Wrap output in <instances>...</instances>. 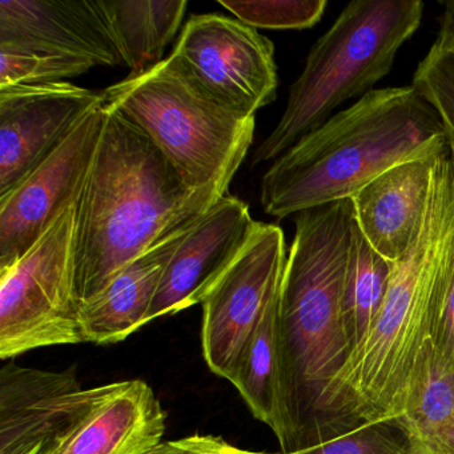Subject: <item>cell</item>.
Wrapping results in <instances>:
<instances>
[{
	"label": "cell",
	"mask_w": 454,
	"mask_h": 454,
	"mask_svg": "<svg viewBox=\"0 0 454 454\" xmlns=\"http://www.w3.org/2000/svg\"><path fill=\"white\" fill-rule=\"evenodd\" d=\"M454 248V155L433 172L427 211L406 254L392 262L377 317L313 403L301 449L403 413L430 344Z\"/></svg>",
	"instance_id": "1"
},
{
	"label": "cell",
	"mask_w": 454,
	"mask_h": 454,
	"mask_svg": "<svg viewBox=\"0 0 454 454\" xmlns=\"http://www.w3.org/2000/svg\"><path fill=\"white\" fill-rule=\"evenodd\" d=\"M106 111L76 214L75 291L81 305L222 199L188 187L147 135L116 111Z\"/></svg>",
	"instance_id": "2"
},
{
	"label": "cell",
	"mask_w": 454,
	"mask_h": 454,
	"mask_svg": "<svg viewBox=\"0 0 454 454\" xmlns=\"http://www.w3.org/2000/svg\"><path fill=\"white\" fill-rule=\"evenodd\" d=\"M353 220L349 199L296 215L278 316L281 453L301 449L316 398L353 349L344 305Z\"/></svg>",
	"instance_id": "3"
},
{
	"label": "cell",
	"mask_w": 454,
	"mask_h": 454,
	"mask_svg": "<svg viewBox=\"0 0 454 454\" xmlns=\"http://www.w3.org/2000/svg\"><path fill=\"white\" fill-rule=\"evenodd\" d=\"M448 150L440 116L411 84L373 90L272 161L260 201L284 219L347 200L387 169Z\"/></svg>",
	"instance_id": "4"
},
{
	"label": "cell",
	"mask_w": 454,
	"mask_h": 454,
	"mask_svg": "<svg viewBox=\"0 0 454 454\" xmlns=\"http://www.w3.org/2000/svg\"><path fill=\"white\" fill-rule=\"evenodd\" d=\"M103 92L106 107L147 135L188 187L227 195L254 143L256 116L215 97L174 52Z\"/></svg>",
	"instance_id": "5"
},
{
	"label": "cell",
	"mask_w": 454,
	"mask_h": 454,
	"mask_svg": "<svg viewBox=\"0 0 454 454\" xmlns=\"http://www.w3.org/2000/svg\"><path fill=\"white\" fill-rule=\"evenodd\" d=\"M419 0H355L313 44L289 90L280 121L260 143L252 167L275 161L325 123L340 106L373 91L401 47L421 26Z\"/></svg>",
	"instance_id": "6"
},
{
	"label": "cell",
	"mask_w": 454,
	"mask_h": 454,
	"mask_svg": "<svg viewBox=\"0 0 454 454\" xmlns=\"http://www.w3.org/2000/svg\"><path fill=\"white\" fill-rule=\"evenodd\" d=\"M76 214L71 207L12 267L0 270V357L83 342L75 291Z\"/></svg>",
	"instance_id": "7"
},
{
	"label": "cell",
	"mask_w": 454,
	"mask_h": 454,
	"mask_svg": "<svg viewBox=\"0 0 454 454\" xmlns=\"http://www.w3.org/2000/svg\"><path fill=\"white\" fill-rule=\"evenodd\" d=\"M286 239L275 224H257L240 256L203 304L201 347L214 373L232 382L270 305L280 296Z\"/></svg>",
	"instance_id": "8"
},
{
	"label": "cell",
	"mask_w": 454,
	"mask_h": 454,
	"mask_svg": "<svg viewBox=\"0 0 454 454\" xmlns=\"http://www.w3.org/2000/svg\"><path fill=\"white\" fill-rule=\"evenodd\" d=\"M105 106L14 191L0 198V270L12 267L83 195L105 129Z\"/></svg>",
	"instance_id": "9"
},
{
	"label": "cell",
	"mask_w": 454,
	"mask_h": 454,
	"mask_svg": "<svg viewBox=\"0 0 454 454\" xmlns=\"http://www.w3.org/2000/svg\"><path fill=\"white\" fill-rule=\"evenodd\" d=\"M196 78L223 102L256 116L278 95L275 46L256 28L217 14L193 15L175 47Z\"/></svg>",
	"instance_id": "10"
},
{
	"label": "cell",
	"mask_w": 454,
	"mask_h": 454,
	"mask_svg": "<svg viewBox=\"0 0 454 454\" xmlns=\"http://www.w3.org/2000/svg\"><path fill=\"white\" fill-rule=\"evenodd\" d=\"M102 106L105 92L67 82L0 89V198L14 191Z\"/></svg>",
	"instance_id": "11"
},
{
	"label": "cell",
	"mask_w": 454,
	"mask_h": 454,
	"mask_svg": "<svg viewBox=\"0 0 454 454\" xmlns=\"http://www.w3.org/2000/svg\"><path fill=\"white\" fill-rule=\"evenodd\" d=\"M75 369L54 372L9 363L0 371V454H58L99 393Z\"/></svg>",
	"instance_id": "12"
},
{
	"label": "cell",
	"mask_w": 454,
	"mask_h": 454,
	"mask_svg": "<svg viewBox=\"0 0 454 454\" xmlns=\"http://www.w3.org/2000/svg\"><path fill=\"white\" fill-rule=\"evenodd\" d=\"M259 222L248 204L225 195L188 230L167 265L150 321L200 304L251 240Z\"/></svg>",
	"instance_id": "13"
},
{
	"label": "cell",
	"mask_w": 454,
	"mask_h": 454,
	"mask_svg": "<svg viewBox=\"0 0 454 454\" xmlns=\"http://www.w3.org/2000/svg\"><path fill=\"white\" fill-rule=\"evenodd\" d=\"M0 47L121 65L100 0H2Z\"/></svg>",
	"instance_id": "14"
},
{
	"label": "cell",
	"mask_w": 454,
	"mask_h": 454,
	"mask_svg": "<svg viewBox=\"0 0 454 454\" xmlns=\"http://www.w3.org/2000/svg\"><path fill=\"white\" fill-rule=\"evenodd\" d=\"M441 155L398 164L349 199L358 230L389 262L406 254L419 232Z\"/></svg>",
	"instance_id": "15"
},
{
	"label": "cell",
	"mask_w": 454,
	"mask_h": 454,
	"mask_svg": "<svg viewBox=\"0 0 454 454\" xmlns=\"http://www.w3.org/2000/svg\"><path fill=\"white\" fill-rule=\"evenodd\" d=\"M166 419L147 382L129 380L103 385L58 454H153L163 442Z\"/></svg>",
	"instance_id": "16"
},
{
	"label": "cell",
	"mask_w": 454,
	"mask_h": 454,
	"mask_svg": "<svg viewBox=\"0 0 454 454\" xmlns=\"http://www.w3.org/2000/svg\"><path fill=\"white\" fill-rule=\"evenodd\" d=\"M195 222L159 241L127 265L97 296L81 305L83 342L115 344L150 323L151 305L167 265Z\"/></svg>",
	"instance_id": "17"
},
{
	"label": "cell",
	"mask_w": 454,
	"mask_h": 454,
	"mask_svg": "<svg viewBox=\"0 0 454 454\" xmlns=\"http://www.w3.org/2000/svg\"><path fill=\"white\" fill-rule=\"evenodd\" d=\"M103 14L131 75L161 62L164 50L182 27L185 0H100Z\"/></svg>",
	"instance_id": "18"
},
{
	"label": "cell",
	"mask_w": 454,
	"mask_h": 454,
	"mask_svg": "<svg viewBox=\"0 0 454 454\" xmlns=\"http://www.w3.org/2000/svg\"><path fill=\"white\" fill-rule=\"evenodd\" d=\"M411 454H454V371L441 368L432 344L414 377L403 413L390 421Z\"/></svg>",
	"instance_id": "19"
},
{
	"label": "cell",
	"mask_w": 454,
	"mask_h": 454,
	"mask_svg": "<svg viewBox=\"0 0 454 454\" xmlns=\"http://www.w3.org/2000/svg\"><path fill=\"white\" fill-rule=\"evenodd\" d=\"M280 296L270 305L251 344L241 361L232 384L246 401L252 414L267 424L273 433L278 421V316Z\"/></svg>",
	"instance_id": "20"
},
{
	"label": "cell",
	"mask_w": 454,
	"mask_h": 454,
	"mask_svg": "<svg viewBox=\"0 0 454 454\" xmlns=\"http://www.w3.org/2000/svg\"><path fill=\"white\" fill-rule=\"evenodd\" d=\"M390 270L392 262L372 248L353 220L344 304L353 348L377 317L387 294Z\"/></svg>",
	"instance_id": "21"
},
{
	"label": "cell",
	"mask_w": 454,
	"mask_h": 454,
	"mask_svg": "<svg viewBox=\"0 0 454 454\" xmlns=\"http://www.w3.org/2000/svg\"><path fill=\"white\" fill-rule=\"evenodd\" d=\"M97 67L83 58L0 47V89L15 84L63 83Z\"/></svg>",
	"instance_id": "22"
},
{
	"label": "cell",
	"mask_w": 454,
	"mask_h": 454,
	"mask_svg": "<svg viewBox=\"0 0 454 454\" xmlns=\"http://www.w3.org/2000/svg\"><path fill=\"white\" fill-rule=\"evenodd\" d=\"M240 22L267 30H305L320 22L326 0H220Z\"/></svg>",
	"instance_id": "23"
},
{
	"label": "cell",
	"mask_w": 454,
	"mask_h": 454,
	"mask_svg": "<svg viewBox=\"0 0 454 454\" xmlns=\"http://www.w3.org/2000/svg\"><path fill=\"white\" fill-rule=\"evenodd\" d=\"M411 86L440 116L449 150L454 153V52L434 42L417 66Z\"/></svg>",
	"instance_id": "24"
},
{
	"label": "cell",
	"mask_w": 454,
	"mask_h": 454,
	"mask_svg": "<svg viewBox=\"0 0 454 454\" xmlns=\"http://www.w3.org/2000/svg\"><path fill=\"white\" fill-rule=\"evenodd\" d=\"M286 454H411L403 433L389 422L363 424Z\"/></svg>",
	"instance_id": "25"
},
{
	"label": "cell",
	"mask_w": 454,
	"mask_h": 454,
	"mask_svg": "<svg viewBox=\"0 0 454 454\" xmlns=\"http://www.w3.org/2000/svg\"><path fill=\"white\" fill-rule=\"evenodd\" d=\"M430 344L435 363L445 371H454V248L448 286L433 325Z\"/></svg>",
	"instance_id": "26"
},
{
	"label": "cell",
	"mask_w": 454,
	"mask_h": 454,
	"mask_svg": "<svg viewBox=\"0 0 454 454\" xmlns=\"http://www.w3.org/2000/svg\"><path fill=\"white\" fill-rule=\"evenodd\" d=\"M153 454H286L265 453L238 448L224 438L212 434H193L180 440L164 441Z\"/></svg>",
	"instance_id": "27"
},
{
	"label": "cell",
	"mask_w": 454,
	"mask_h": 454,
	"mask_svg": "<svg viewBox=\"0 0 454 454\" xmlns=\"http://www.w3.org/2000/svg\"><path fill=\"white\" fill-rule=\"evenodd\" d=\"M435 42L443 49L454 52V0H450L443 7L440 31H438V38Z\"/></svg>",
	"instance_id": "28"
},
{
	"label": "cell",
	"mask_w": 454,
	"mask_h": 454,
	"mask_svg": "<svg viewBox=\"0 0 454 454\" xmlns=\"http://www.w3.org/2000/svg\"><path fill=\"white\" fill-rule=\"evenodd\" d=\"M450 153H451V151H450ZM453 155H454V153H453Z\"/></svg>",
	"instance_id": "29"
}]
</instances>
